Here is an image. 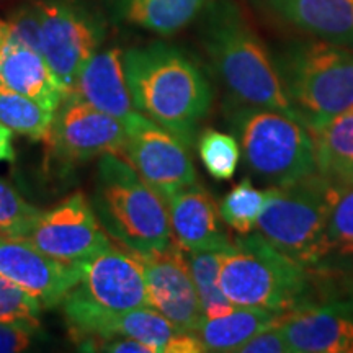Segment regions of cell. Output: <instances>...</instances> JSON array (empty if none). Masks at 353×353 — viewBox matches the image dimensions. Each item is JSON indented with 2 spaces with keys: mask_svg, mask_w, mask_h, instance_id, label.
I'll return each instance as SVG.
<instances>
[{
  "mask_svg": "<svg viewBox=\"0 0 353 353\" xmlns=\"http://www.w3.org/2000/svg\"><path fill=\"white\" fill-rule=\"evenodd\" d=\"M123 70L136 112L182 143H195L213 105V88L195 61L179 48L152 43L123 52Z\"/></svg>",
  "mask_w": 353,
  "mask_h": 353,
  "instance_id": "1",
  "label": "cell"
},
{
  "mask_svg": "<svg viewBox=\"0 0 353 353\" xmlns=\"http://www.w3.org/2000/svg\"><path fill=\"white\" fill-rule=\"evenodd\" d=\"M201 39L234 105L275 110L299 120L286 95L275 61L234 0L205 7Z\"/></svg>",
  "mask_w": 353,
  "mask_h": 353,
  "instance_id": "2",
  "label": "cell"
},
{
  "mask_svg": "<svg viewBox=\"0 0 353 353\" xmlns=\"http://www.w3.org/2000/svg\"><path fill=\"white\" fill-rule=\"evenodd\" d=\"M92 208L105 232L132 252L151 255L174 242L164 198L118 154L99 157Z\"/></svg>",
  "mask_w": 353,
  "mask_h": 353,
  "instance_id": "3",
  "label": "cell"
},
{
  "mask_svg": "<svg viewBox=\"0 0 353 353\" xmlns=\"http://www.w3.org/2000/svg\"><path fill=\"white\" fill-rule=\"evenodd\" d=\"M82 276L61 304L70 337L81 345L99 341L110 317L149 306L141 257L110 242L90 257L79 260Z\"/></svg>",
  "mask_w": 353,
  "mask_h": 353,
  "instance_id": "4",
  "label": "cell"
},
{
  "mask_svg": "<svg viewBox=\"0 0 353 353\" xmlns=\"http://www.w3.org/2000/svg\"><path fill=\"white\" fill-rule=\"evenodd\" d=\"M307 268L273 247L262 234L234 241L219 265V285L236 307L293 312L307 307Z\"/></svg>",
  "mask_w": 353,
  "mask_h": 353,
  "instance_id": "5",
  "label": "cell"
},
{
  "mask_svg": "<svg viewBox=\"0 0 353 353\" xmlns=\"http://www.w3.org/2000/svg\"><path fill=\"white\" fill-rule=\"evenodd\" d=\"M275 64L291 105L309 131L353 105V48L321 39L296 43Z\"/></svg>",
  "mask_w": 353,
  "mask_h": 353,
  "instance_id": "6",
  "label": "cell"
},
{
  "mask_svg": "<svg viewBox=\"0 0 353 353\" xmlns=\"http://www.w3.org/2000/svg\"><path fill=\"white\" fill-rule=\"evenodd\" d=\"M335 183L316 174L267 190V200L257 221V232L280 252L304 267H319L321 247Z\"/></svg>",
  "mask_w": 353,
  "mask_h": 353,
  "instance_id": "7",
  "label": "cell"
},
{
  "mask_svg": "<svg viewBox=\"0 0 353 353\" xmlns=\"http://www.w3.org/2000/svg\"><path fill=\"white\" fill-rule=\"evenodd\" d=\"M232 126L247 167L265 182L286 185L319 172L312 132L288 114L234 105Z\"/></svg>",
  "mask_w": 353,
  "mask_h": 353,
  "instance_id": "8",
  "label": "cell"
},
{
  "mask_svg": "<svg viewBox=\"0 0 353 353\" xmlns=\"http://www.w3.org/2000/svg\"><path fill=\"white\" fill-rule=\"evenodd\" d=\"M41 54L65 92L76 83L105 39L103 19L85 0H34Z\"/></svg>",
  "mask_w": 353,
  "mask_h": 353,
  "instance_id": "9",
  "label": "cell"
},
{
  "mask_svg": "<svg viewBox=\"0 0 353 353\" xmlns=\"http://www.w3.org/2000/svg\"><path fill=\"white\" fill-rule=\"evenodd\" d=\"M44 143L46 164L64 172L108 152L120 156L125 144V125L94 108L74 92H65Z\"/></svg>",
  "mask_w": 353,
  "mask_h": 353,
  "instance_id": "10",
  "label": "cell"
},
{
  "mask_svg": "<svg viewBox=\"0 0 353 353\" xmlns=\"http://www.w3.org/2000/svg\"><path fill=\"white\" fill-rule=\"evenodd\" d=\"M125 125V144L120 156L162 198L196 183L187 145L165 128L134 112Z\"/></svg>",
  "mask_w": 353,
  "mask_h": 353,
  "instance_id": "11",
  "label": "cell"
},
{
  "mask_svg": "<svg viewBox=\"0 0 353 353\" xmlns=\"http://www.w3.org/2000/svg\"><path fill=\"white\" fill-rule=\"evenodd\" d=\"M25 239L50 257L64 262L90 257L112 242L82 192L72 193L50 211H43Z\"/></svg>",
  "mask_w": 353,
  "mask_h": 353,
  "instance_id": "12",
  "label": "cell"
},
{
  "mask_svg": "<svg viewBox=\"0 0 353 353\" xmlns=\"http://www.w3.org/2000/svg\"><path fill=\"white\" fill-rule=\"evenodd\" d=\"M0 275L32 294L44 309L61 306L81 281V262L50 257L20 237L0 239Z\"/></svg>",
  "mask_w": 353,
  "mask_h": 353,
  "instance_id": "13",
  "label": "cell"
},
{
  "mask_svg": "<svg viewBox=\"0 0 353 353\" xmlns=\"http://www.w3.org/2000/svg\"><path fill=\"white\" fill-rule=\"evenodd\" d=\"M139 257L144 267L149 306L179 329L195 332L205 316L183 250L172 242L161 252Z\"/></svg>",
  "mask_w": 353,
  "mask_h": 353,
  "instance_id": "14",
  "label": "cell"
},
{
  "mask_svg": "<svg viewBox=\"0 0 353 353\" xmlns=\"http://www.w3.org/2000/svg\"><path fill=\"white\" fill-rule=\"evenodd\" d=\"M174 242L185 254L229 250L234 241L223 226L219 206L200 185H190L165 198Z\"/></svg>",
  "mask_w": 353,
  "mask_h": 353,
  "instance_id": "15",
  "label": "cell"
},
{
  "mask_svg": "<svg viewBox=\"0 0 353 353\" xmlns=\"http://www.w3.org/2000/svg\"><path fill=\"white\" fill-rule=\"evenodd\" d=\"M280 329L291 353H353V312L342 304L288 312Z\"/></svg>",
  "mask_w": 353,
  "mask_h": 353,
  "instance_id": "16",
  "label": "cell"
},
{
  "mask_svg": "<svg viewBox=\"0 0 353 353\" xmlns=\"http://www.w3.org/2000/svg\"><path fill=\"white\" fill-rule=\"evenodd\" d=\"M0 85L56 112L65 90L41 52L13 41L0 25Z\"/></svg>",
  "mask_w": 353,
  "mask_h": 353,
  "instance_id": "17",
  "label": "cell"
},
{
  "mask_svg": "<svg viewBox=\"0 0 353 353\" xmlns=\"http://www.w3.org/2000/svg\"><path fill=\"white\" fill-rule=\"evenodd\" d=\"M255 3L321 41L353 48V0H255Z\"/></svg>",
  "mask_w": 353,
  "mask_h": 353,
  "instance_id": "18",
  "label": "cell"
},
{
  "mask_svg": "<svg viewBox=\"0 0 353 353\" xmlns=\"http://www.w3.org/2000/svg\"><path fill=\"white\" fill-rule=\"evenodd\" d=\"M69 92L121 123L136 112L123 70V51L118 48L97 52Z\"/></svg>",
  "mask_w": 353,
  "mask_h": 353,
  "instance_id": "19",
  "label": "cell"
},
{
  "mask_svg": "<svg viewBox=\"0 0 353 353\" xmlns=\"http://www.w3.org/2000/svg\"><path fill=\"white\" fill-rule=\"evenodd\" d=\"M130 337L156 348L157 353H201L205 347L193 332H185L151 306H141L110 317L101 339ZM92 342V343H95ZM88 343L87 347H90ZM83 347L82 350H87Z\"/></svg>",
  "mask_w": 353,
  "mask_h": 353,
  "instance_id": "20",
  "label": "cell"
},
{
  "mask_svg": "<svg viewBox=\"0 0 353 353\" xmlns=\"http://www.w3.org/2000/svg\"><path fill=\"white\" fill-rule=\"evenodd\" d=\"M288 312L259 307H234L229 314L203 319L195 334L205 352H237L262 330L280 324Z\"/></svg>",
  "mask_w": 353,
  "mask_h": 353,
  "instance_id": "21",
  "label": "cell"
},
{
  "mask_svg": "<svg viewBox=\"0 0 353 353\" xmlns=\"http://www.w3.org/2000/svg\"><path fill=\"white\" fill-rule=\"evenodd\" d=\"M208 0H114L117 15L128 25L172 37L205 10Z\"/></svg>",
  "mask_w": 353,
  "mask_h": 353,
  "instance_id": "22",
  "label": "cell"
},
{
  "mask_svg": "<svg viewBox=\"0 0 353 353\" xmlns=\"http://www.w3.org/2000/svg\"><path fill=\"white\" fill-rule=\"evenodd\" d=\"M319 174L332 180L353 175V105L311 131Z\"/></svg>",
  "mask_w": 353,
  "mask_h": 353,
  "instance_id": "23",
  "label": "cell"
},
{
  "mask_svg": "<svg viewBox=\"0 0 353 353\" xmlns=\"http://www.w3.org/2000/svg\"><path fill=\"white\" fill-rule=\"evenodd\" d=\"M335 193L321 247V263L353 257V175L334 180Z\"/></svg>",
  "mask_w": 353,
  "mask_h": 353,
  "instance_id": "24",
  "label": "cell"
},
{
  "mask_svg": "<svg viewBox=\"0 0 353 353\" xmlns=\"http://www.w3.org/2000/svg\"><path fill=\"white\" fill-rule=\"evenodd\" d=\"M226 250H205L187 255L190 273L200 298L203 316L213 319L232 311L234 304L229 301L219 285V265Z\"/></svg>",
  "mask_w": 353,
  "mask_h": 353,
  "instance_id": "25",
  "label": "cell"
},
{
  "mask_svg": "<svg viewBox=\"0 0 353 353\" xmlns=\"http://www.w3.org/2000/svg\"><path fill=\"white\" fill-rule=\"evenodd\" d=\"M54 112H50L28 97L0 85V123L13 132L33 141H44Z\"/></svg>",
  "mask_w": 353,
  "mask_h": 353,
  "instance_id": "26",
  "label": "cell"
},
{
  "mask_svg": "<svg viewBox=\"0 0 353 353\" xmlns=\"http://www.w3.org/2000/svg\"><path fill=\"white\" fill-rule=\"evenodd\" d=\"M267 192H260L250 179H242L219 203V214L224 224L239 236L254 232L262 213Z\"/></svg>",
  "mask_w": 353,
  "mask_h": 353,
  "instance_id": "27",
  "label": "cell"
},
{
  "mask_svg": "<svg viewBox=\"0 0 353 353\" xmlns=\"http://www.w3.org/2000/svg\"><path fill=\"white\" fill-rule=\"evenodd\" d=\"M198 154L214 180H231L241 159V144L234 136L218 130L201 131L196 141Z\"/></svg>",
  "mask_w": 353,
  "mask_h": 353,
  "instance_id": "28",
  "label": "cell"
},
{
  "mask_svg": "<svg viewBox=\"0 0 353 353\" xmlns=\"http://www.w3.org/2000/svg\"><path fill=\"white\" fill-rule=\"evenodd\" d=\"M43 211L28 203L12 185L0 180V239H25Z\"/></svg>",
  "mask_w": 353,
  "mask_h": 353,
  "instance_id": "29",
  "label": "cell"
},
{
  "mask_svg": "<svg viewBox=\"0 0 353 353\" xmlns=\"http://www.w3.org/2000/svg\"><path fill=\"white\" fill-rule=\"evenodd\" d=\"M41 304L23 288L0 275V322L39 329Z\"/></svg>",
  "mask_w": 353,
  "mask_h": 353,
  "instance_id": "30",
  "label": "cell"
},
{
  "mask_svg": "<svg viewBox=\"0 0 353 353\" xmlns=\"http://www.w3.org/2000/svg\"><path fill=\"white\" fill-rule=\"evenodd\" d=\"M2 30L13 41L41 52V23L34 2L20 7L10 19L2 21Z\"/></svg>",
  "mask_w": 353,
  "mask_h": 353,
  "instance_id": "31",
  "label": "cell"
},
{
  "mask_svg": "<svg viewBox=\"0 0 353 353\" xmlns=\"http://www.w3.org/2000/svg\"><path fill=\"white\" fill-rule=\"evenodd\" d=\"M237 353H291V348L278 324L275 327L254 335L244 345L239 347Z\"/></svg>",
  "mask_w": 353,
  "mask_h": 353,
  "instance_id": "32",
  "label": "cell"
},
{
  "mask_svg": "<svg viewBox=\"0 0 353 353\" xmlns=\"http://www.w3.org/2000/svg\"><path fill=\"white\" fill-rule=\"evenodd\" d=\"M37 332L38 330L25 327V325L0 322V353H17L26 350L32 345Z\"/></svg>",
  "mask_w": 353,
  "mask_h": 353,
  "instance_id": "33",
  "label": "cell"
},
{
  "mask_svg": "<svg viewBox=\"0 0 353 353\" xmlns=\"http://www.w3.org/2000/svg\"><path fill=\"white\" fill-rule=\"evenodd\" d=\"M15 161V149H13V131L0 123V162Z\"/></svg>",
  "mask_w": 353,
  "mask_h": 353,
  "instance_id": "34",
  "label": "cell"
},
{
  "mask_svg": "<svg viewBox=\"0 0 353 353\" xmlns=\"http://www.w3.org/2000/svg\"><path fill=\"white\" fill-rule=\"evenodd\" d=\"M0 25H2V21H0Z\"/></svg>",
  "mask_w": 353,
  "mask_h": 353,
  "instance_id": "35",
  "label": "cell"
}]
</instances>
